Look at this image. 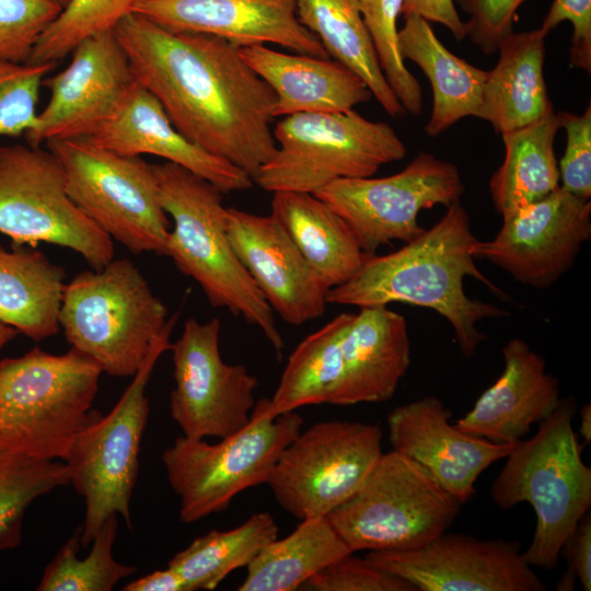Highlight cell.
I'll list each match as a JSON object with an SVG mask.
<instances>
[{
    "mask_svg": "<svg viewBox=\"0 0 591 591\" xmlns=\"http://www.w3.org/2000/svg\"><path fill=\"white\" fill-rule=\"evenodd\" d=\"M136 81L190 141L255 179L276 151V96L239 47L207 34L173 32L137 13L114 28Z\"/></svg>",
    "mask_w": 591,
    "mask_h": 591,
    "instance_id": "1",
    "label": "cell"
},
{
    "mask_svg": "<svg viewBox=\"0 0 591 591\" xmlns=\"http://www.w3.org/2000/svg\"><path fill=\"white\" fill-rule=\"evenodd\" d=\"M476 240L467 211L455 202L433 227L399 250L370 255L349 281L329 289L327 303L360 309L401 302L432 309L451 324L462 355L471 358L486 339L476 324L509 314L464 291L468 276L507 298L476 266L472 253Z\"/></svg>",
    "mask_w": 591,
    "mask_h": 591,
    "instance_id": "2",
    "label": "cell"
},
{
    "mask_svg": "<svg viewBox=\"0 0 591 591\" xmlns=\"http://www.w3.org/2000/svg\"><path fill=\"white\" fill-rule=\"evenodd\" d=\"M152 165L161 205L173 220L165 256L199 285L212 306L259 328L281 358L285 344L274 311L230 243L223 194L177 164Z\"/></svg>",
    "mask_w": 591,
    "mask_h": 591,
    "instance_id": "3",
    "label": "cell"
},
{
    "mask_svg": "<svg viewBox=\"0 0 591 591\" xmlns=\"http://www.w3.org/2000/svg\"><path fill=\"white\" fill-rule=\"evenodd\" d=\"M573 397L560 399L540 422L533 438L514 442L490 487L501 509L528 502L536 515L532 541L523 554L531 565L553 570L566 541L591 506V467L581 456L573 430Z\"/></svg>",
    "mask_w": 591,
    "mask_h": 591,
    "instance_id": "4",
    "label": "cell"
},
{
    "mask_svg": "<svg viewBox=\"0 0 591 591\" xmlns=\"http://www.w3.org/2000/svg\"><path fill=\"white\" fill-rule=\"evenodd\" d=\"M166 321L165 304L127 258L65 285L59 326L67 341L112 376L135 375Z\"/></svg>",
    "mask_w": 591,
    "mask_h": 591,
    "instance_id": "5",
    "label": "cell"
},
{
    "mask_svg": "<svg viewBox=\"0 0 591 591\" xmlns=\"http://www.w3.org/2000/svg\"><path fill=\"white\" fill-rule=\"evenodd\" d=\"M178 317L167 318L141 367L112 410H91L63 459L70 484L84 499L81 546H90L103 523L121 517L131 526L130 500L139 470L141 440L149 416L146 389L161 355L171 349V334Z\"/></svg>",
    "mask_w": 591,
    "mask_h": 591,
    "instance_id": "6",
    "label": "cell"
},
{
    "mask_svg": "<svg viewBox=\"0 0 591 591\" xmlns=\"http://www.w3.org/2000/svg\"><path fill=\"white\" fill-rule=\"evenodd\" d=\"M102 373L72 347L62 355L34 347L0 359V432L34 457L63 461L92 410Z\"/></svg>",
    "mask_w": 591,
    "mask_h": 591,
    "instance_id": "7",
    "label": "cell"
},
{
    "mask_svg": "<svg viewBox=\"0 0 591 591\" xmlns=\"http://www.w3.org/2000/svg\"><path fill=\"white\" fill-rule=\"evenodd\" d=\"M273 134L276 151L254 179L270 193L314 195L339 178L373 176L407 152L391 125L367 119L355 109L285 116Z\"/></svg>",
    "mask_w": 591,
    "mask_h": 591,
    "instance_id": "8",
    "label": "cell"
},
{
    "mask_svg": "<svg viewBox=\"0 0 591 591\" xmlns=\"http://www.w3.org/2000/svg\"><path fill=\"white\" fill-rule=\"evenodd\" d=\"M293 412L273 417L268 398L255 404L241 430L210 444L185 436L162 453L170 486L179 498V519L194 523L225 510L247 488L267 483L283 449L301 431Z\"/></svg>",
    "mask_w": 591,
    "mask_h": 591,
    "instance_id": "9",
    "label": "cell"
},
{
    "mask_svg": "<svg viewBox=\"0 0 591 591\" xmlns=\"http://www.w3.org/2000/svg\"><path fill=\"white\" fill-rule=\"evenodd\" d=\"M462 505L419 463L392 450L327 519L352 553L405 551L447 532Z\"/></svg>",
    "mask_w": 591,
    "mask_h": 591,
    "instance_id": "10",
    "label": "cell"
},
{
    "mask_svg": "<svg viewBox=\"0 0 591 591\" xmlns=\"http://www.w3.org/2000/svg\"><path fill=\"white\" fill-rule=\"evenodd\" d=\"M46 144L62 164L68 195L103 232L132 254L165 255L170 221L152 164L90 137Z\"/></svg>",
    "mask_w": 591,
    "mask_h": 591,
    "instance_id": "11",
    "label": "cell"
},
{
    "mask_svg": "<svg viewBox=\"0 0 591 591\" xmlns=\"http://www.w3.org/2000/svg\"><path fill=\"white\" fill-rule=\"evenodd\" d=\"M0 233L19 246L70 248L92 269L114 256L112 237L72 201L62 164L48 148L0 146Z\"/></svg>",
    "mask_w": 591,
    "mask_h": 591,
    "instance_id": "12",
    "label": "cell"
},
{
    "mask_svg": "<svg viewBox=\"0 0 591 591\" xmlns=\"http://www.w3.org/2000/svg\"><path fill=\"white\" fill-rule=\"evenodd\" d=\"M381 442L378 425L318 421L283 449L267 484L294 518L327 517L366 480L383 453Z\"/></svg>",
    "mask_w": 591,
    "mask_h": 591,
    "instance_id": "13",
    "label": "cell"
},
{
    "mask_svg": "<svg viewBox=\"0 0 591 591\" xmlns=\"http://www.w3.org/2000/svg\"><path fill=\"white\" fill-rule=\"evenodd\" d=\"M465 187L459 167L420 151L401 172L384 177L336 179L314 195L352 229L362 250L374 255L392 241L407 243L426 229L418 215L459 202Z\"/></svg>",
    "mask_w": 591,
    "mask_h": 591,
    "instance_id": "14",
    "label": "cell"
},
{
    "mask_svg": "<svg viewBox=\"0 0 591 591\" xmlns=\"http://www.w3.org/2000/svg\"><path fill=\"white\" fill-rule=\"evenodd\" d=\"M221 324L217 317L185 321L172 343L174 387L170 414L193 439H222L250 421L258 380L244 364H229L220 354Z\"/></svg>",
    "mask_w": 591,
    "mask_h": 591,
    "instance_id": "15",
    "label": "cell"
},
{
    "mask_svg": "<svg viewBox=\"0 0 591 591\" xmlns=\"http://www.w3.org/2000/svg\"><path fill=\"white\" fill-rule=\"evenodd\" d=\"M502 219L493 240L474 242L473 256L536 289L552 287L569 271L582 245L591 239V200L560 186Z\"/></svg>",
    "mask_w": 591,
    "mask_h": 591,
    "instance_id": "16",
    "label": "cell"
},
{
    "mask_svg": "<svg viewBox=\"0 0 591 591\" xmlns=\"http://www.w3.org/2000/svg\"><path fill=\"white\" fill-rule=\"evenodd\" d=\"M68 66L44 79L49 100L25 135L27 144L92 137L117 112L137 81L114 30L83 39Z\"/></svg>",
    "mask_w": 591,
    "mask_h": 591,
    "instance_id": "17",
    "label": "cell"
},
{
    "mask_svg": "<svg viewBox=\"0 0 591 591\" xmlns=\"http://www.w3.org/2000/svg\"><path fill=\"white\" fill-rule=\"evenodd\" d=\"M366 558L417 591H544L518 542L442 533L405 551H370Z\"/></svg>",
    "mask_w": 591,
    "mask_h": 591,
    "instance_id": "18",
    "label": "cell"
},
{
    "mask_svg": "<svg viewBox=\"0 0 591 591\" xmlns=\"http://www.w3.org/2000/svg\"><path fill=\"white\" fill-rule=\"evenodd\" d=\"M227 231L240 262L285 323L302 325L324 314L329 288L275 216L229 207Z\"/></svg>",
    "mask_w": 591,
    "mask_h": 591,
    "instance_id": "19",
    "label": "cell"
},
{
    "mask_svg": "<svg viewBox=\"0 0 591 591\" xmlns=\"http://www.w3.org/2000/svg\"><path fill=\"white\" fill-rule=\"evenodd\" d=\"M132 12L166 30L212 35L237 47L275 44L328 57L301 24L296 0H140Z\"/></svg>",
    "mask_w": 591,
    "mask_h": 591,
    "instance_id": "20",
    "label": "cell"
},
{
    "mask_svg": "<svg viewBox=\"0 0 591 591\" xmlns=\"http://www.w3.org/2000/svg\"><path fill=\"white\" fill-rule=\"evenodd\" d=\"M452 412L441 399L427 396L394 408L387 415L393 450L425 467L462 503L475 493L479 475L505 459L514 443H495L450 422Z\"/></svg>",
    "mask_w": 591,
    "mask_h": 591,
    "instance_id": "21",
    "label": "cell"
},
{
    "mask_svg": "<svg viewBox=\"0 0 591 591\" xmlns=\"http://www.w3.org/2000/svg\"><path fill=\"white\" fill-rule=\"evenodd\" d=\"M90 138L123 155L162 158L202 177L222 194L247 190L254 184L247 173L186 138L158 100L138 83L114 116Z\"/></svg>",
    "mask_w": 591,
    "mask_h": 591,
    "instance_id": "22",
    "label": "cell"
},
{
    "mask_svg": "<svg viewBox=\"0 0 591 591\" xmlns=\"http://www.w3.org/2000/svg\"><path fill=\"white\" fill-rule=\"evenodd\" d=\"M505 368L497 381L455 425L495 443H514L547 419L560 402L558 380L545 359L521 338L502 348Z\"/></svg>",
    "mask_w": 591,
    "mask_h": 591,
    "instance_id": "23",
    "label": "cell"
},
{
    "mask_svg": "<svg viewBox=\"0 0 591 591\" xmlns=\"http://www.w3.org/2000/svg\"><path fill=\"white\" fill-rule=\"evenodd\" d=\"M339 360L333 405L390 399L410 364L405 317L387 306L360 308L341 337Z\"/></svg>",
    "mask_w": 591,
    "mask_h": 591,
    "instance_id": "24",
    "label": "cell"
},
{
    "mask_svg": "<svg viewBox=\"0 0 591 591\" xmlns=\"http://www.w3.org/2000/svg\"><path fill=\"white\" fill-rule=\"evenodd\" d=\"M239 51L275 93L274 118L346 112L372 97L361 78L329 57L289 54L266 45L239 47Z\"/></svg>",
    "mask_w": 591,
    "mask_h": 591,
    "instance_id": "25",
    "label": "cell"
},
{
    "mask_svg": "<svg viewBox=\"0 0 591 591\" xmlns=\"http://www.w3.org/2000/svg\"><path fill=\"white\" fill-rule=\"evenodd\" d=\"M540 28L512 32L499 45V59L487 71L477 118L502 135L554 111L544 78L545 38Z\"/></svg>",
    "mask_w": 591,
    "mask_h": 591,
    "instance_id": "26",
    "label": "cell"
},
{
    "mask_svg": "<svg viewBox=\"0 0 591 591\" xmlns=\"http://www.w3.org/2000/svg\"><path fill=\"white\" fill-rule=\"evenodd\" d=\"M270 213L329 289L349 281L370 256L349 224L313 194L275 192Z\"/></svg>",
    "mask_w": 591,
    "mask_h": 591,
    "instance_id": "27",
    "label": "cell"
},
{
    "mask_svg": "<svg viewBox=\"0 0 591 591\" xmlns=\"http://www.w3.org/2000/svg\"><path fill=\"white\" fill-rule=\"evenodd\" d=\"M398 45L402 58L416 63L432 88L427 136L437 137L464 117H477L487 71L451 53L418 15L405 16Z\"/></svg>",
    "mask_w": 591,
    "mask_h": 591,
    "instance_id": "28",
    "label": "cell"
},
{
    "mask_svg": "<svg viewBox=\"0 0 591 591\" xmlns=\"http://www.w3.org/2000/svg\"><path fill=\"white\" fill-rule=\"evenodd\" d=\"M0 245V321L35 341L56 335L65 270L32 246Z\"/></svg>",
    "mask_w": 591,
    "mask_h": 591,
    "instance_id": "29",
    "label": "cell"
},
{
    "mask_svg": "<svg viewBox=\"0 0 591 591\" xmlns=\"http://www.w3.org/2000/svg\"><path fill=\"white\" fill-rule=\"evenodd\" d=\"M560 129L557 112L501 135L505 159L489 179L495 209L506 218L555 192L559 186L554 141Z\"/></svg>",
    "mask_w": 591,
    "mask_h": 591,
    "instance_id": "30",
    "label": "cell"
},
{
    "mask_svg": "<svg viewBox=\"0 0 591 591\" xmlns=\"http://www.w3.org/2000/svg\"><path fill=\"white\" fill-rule=\"evenodd\" d=\"M297 15L327 56L355 72L392 117L406 114L391 89L356 0H296Z\"/></svg>",
    "mask_w": 591,
    "mask_h": 591,
    "instance_id": "31",
    "label": "cell"
},
{
    "mask_svg": "<svg viewBox=\"0 0 591 591\" xmlns=\"http://www.w3.org/2000/svg\"><path fill=\"white\" fill-rule=\"evenodd\" d=\"M352 552L327 517L301 520L288 536L265 546L247 565L240 591H292Z\"/></svg>",
    "mask_w": 591,
    "mask_h": 591,
    "instance_id": "32",
    "label": "cell"
},
{
    "mask_svg": "<svg viewBox=\"0 0 591 591\" xmlns=\"http://www.w3.org/2000/svg\"><path fill=\"white\" fill-rule=\"evenodd\" d=\"M352 316L349 312L336 315L293 349L268 398L273 417L306 405H333L340 381V340Z\"/></svg>",
    "mask_w": 591,
    "mask_h": 591,
    "instance_id": "33",
    "label": "cell"
},
{
    "mask_svg": "<svg viewBox=\"0 0 591 591\" xmlns=\"http://www.w3.org/2000/svg\"><path fill=\"white\" fill-rule=\"evenodd\" d=\"M278 525L268 512L251 515L241 525L212 530L175 554L167 566L184 580L187 591L213 590L227 576L247 565L278 537Z\"/></svg>",
    "mask_w": 591,
    "mask_h": 591,
    "instance_id": "34",
    "label": "cell"
},
{
    "mask_svg": "<svg viewBox=\"0 0 591 591\" xmlns=\"http://www.w3.org/2000/svg\"><path fill=\"white\" fill-rule=\"evenodd\" d=\"M68 484L63 461L34 457L0 434V551L21 543L23 518L32 502Z\"/></svg>",
    "mask_w": 591,
    "mask_h": 591,
    "instance_id": "35",
    "label": "cell"
},
{
    "mask_svg": "<svg viewBox=\"0 0 591 591\" xmlns=\"http://www.w3.org/2000/svg\"><path fill=\"white\" fill-rule=\"evenodd\" d=\"M118 530V515L112 514L91 542L89 554L80 558L81 528L62 544L46 566L36 588L38 591H111L137 568L117 561L113 546Z\"/></svg>",
    "mask_w": 591,
    "mask_h": 591,
    "instance_id": "36",
    "label": "cell"
},
{
    "mask_svg": "<svg viewBox=\"0 0 591 591\" xmlns=\"http://www.w3.org/2000/svg\"><path fill=\"white\" fill-rule=\"evenodd\" d=\"M140 0H70L37 40L27 62L57 63L83 39L113 31Z\"/></svg>",
    "mask_w": 591,
    "mask_h": 591,
    "instance_id": "37",
    "label": "cell"
},
{
    "mask_svg": "<svg viewBox=\"0 0 591 591\" xmlns=\"http://www.w3.org/2000/svg\"><path fill=\"white\" fill-rule=\"evenodd\" d=\"M373 40L383 73L406 113L422 112V90L405 66L398 45L397 20L404 0H356Z\"/></svg>",
    "mask_w": 591,
    "mask_h": 591,
    "instance_id": "38",
    "label": "cell"
},
{
    "mask_svg": "<svg viewBox=\"0 0 591 591\" xmlns=\"http://www.w3.org/2000/svg\"><path fill=\"white\" fill-rule=\"evenodd\" d=\"M55 65L0 59V136H25L34 128L39 90Z\"/></svg>",
    "mask_w": 591,
    "mask_h": 591,
    "instance_id": "39",
    "label": "cell"
},
{
    "mask_svg": "<svg viewBox=\"0 0 591 591\" xmlns=\"http://www.w3.org/2000/svg\"><path fill=\"white\" fill-rule=\"evenodd\" d=\"M61 8L49 0H0V59L27 62Z\"/></svg>",
    "mask_w": 591,
    "mask_h": 591,
    "instance_id": "40",
    "label": "cell"
},
{
    "mask_svg": "<svg viewBox=\"0 0 591 591\" xmlns=\"http://www.w3.org/2000/svg\"><path fill=\"white\" fill-rule=\"evenodd\" d=\"M352 554H348L320 570L302 586V589L313 591H417L405 579L380 568L366 557L359 558Z\"/></svg>",
    "mask_w": 591,
    "mask_h": 591,
    "instance_id": "41",
    "label": "cell"
},
{
    "mask_svg": "<svg viewBox=\"0 0 591 591\" xmlns=\"http://www.w3.org/2000/svg\"><path fill=\"white\" fill-rule=\"evenodd\" d=\"M560 128L566 131V149L558 162L560 187L578 198H591V104L582 114L559 111Z\"/></svg>",
    "mask_w": 591,
    "mask_h": 591,
    "instance_id": "42",
    "label": "cell"
},
{
    "mask_svg": "<svg viewBox=\"0 0 591 591\" xmlns=\"http://www.w3.org/2000/svg\"><path fill=\"white\" fill-rule=\"evenodd\" d=\"M468 14L464 23L466 37L484 54L498 50L501 42L513 32V18L525 0H455Z\"/></svg>",
    "mask_w": 591,
    "mask_h": 591,
    "instance_id": "43",
    "label": "cell"
},
{
    "mask_svg": "<svg viewBox=\"0 0 591 591\" xmlns=\"http://www.w3.org/2000/svg\"><path fill=\"white\" fill-rule=\"evenodd\" d=\"M572 25L569 61L572 67L591 73V0H554L541 28L547 34L561 22Z\"/></svg>",
    "mask_w": 591,
    "mask_h": 591,
    "instance_id": "44",
    "label": "cell"
},
{
    "mask_svg": "<svg viewBox=\"0 0 591 591\" xmlns=\"http://www.w3.org/2000/svg\"><path fill=\"white\" fill-rule=\"evenodd\" d=\"M563 549L566 552L568 568L557 584L558 591L573 590L578 579L584 591L591 590V518L586 514Z\"/></svg>",
    "mask_w": 591,
    "mask_h": 591,
    "instance_id": "45",
    "label": "cell"
},
{
    "mask_svg": "<svg viewBox=\"0 0 591 591\" xmlns=\"http://www.w3.org/2000/svg\"><path fill=\"white\" fill-rule=\"evenodd\" d=\"M402 14L418 15L428 22L445 26L457 42L466 38L464 22L456 12L454 0H404Z\"/></svg>",
    "mask_w": 591,
    "mask_h": 591,
    "instance_id": "46",
    "label": "cell"
},
{
    "mask_svg": "<svg viewBox=\"0 0 591 591\" xmlns=\"http://www.w3.org/2000/svg\"><path fill=\"white\" fill-rule=\"evenodd\" d=\"M124 591H187L182 577L171 567L152 571L125 584Z\"/></svg>",
    "mask_w": 591,
    "mask_h": 591,
    "instance_id": "47",
    "label": "cell"
},
{
    "mask_svg": "<svg viewBox=\"0 0 591 591\" xmlns=\"http://www.w3.org/2000/svg\"><path fill=\"white\" fill-rule=\"evenodd\" d=\"M580 426L579 434L583 439L584 444H590L591 441V404H584L579 410Z\"/></svg>",
    "mask_w": 591,
    "mask_h": 591,
    "instance_id": "48",
    "label": "cell"
},
{
    "mask_svg": "<svg viewBox=\"0 0 591 591\" xmlns=\"http://www.w3.org/2000/svg\"><path fill=\"white\" fill-rule=\"evenodd\" d=\"M18 334L16 329L0 321V352Z\"/></svg>",
    "mask_w": 591,
    "mask_h": 591,
    "instance_id": "49",
    "label": "cell"
},
{
    "mask_svg": "<svg viewBox=\"0 0 591 591\" xmlns=\"http://www.w3.org/2000/svg\"><path fill=\"white\" fill-rule=\"evenodd\" d=\"M49 1L56 3L62 9L70 0H49Z\"/></svg>",
    "mask_w": 591,
    "mask_h": 591,
    "instance_id": "50",
    "label": "cell"
}]
</instances>
